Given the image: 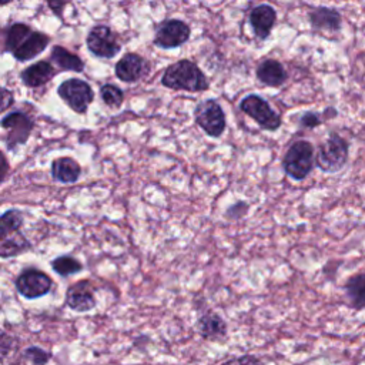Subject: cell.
<instances>
[{
    "label": "cell",
    "instance_id": "obj_1",
    "mask_svg": "<svg viewBox=\"0 0 365 365\" xmlns=\"http://www.w3.org/2000/svg\"><path fill=\"white\" fill-rule=\"evenodd\" d=\"M161 84L171 90L188 93H198L210 88V81L204 71L188 58L170 64L161 76Z\"/></svg>",
    "mask_w": 365,
    "mask_h": 365
},
{
    "label": "cell",
    "instance_id": "obj_2",
    "mask_svg": "<svg viewBox=\"0 0 365 365\" xmlns=\"http://www.w3.org/2000/svg\"><path fill=\"white\" fill-rule=\"evenodd\" d=\"M48 43L50 38L46 34L33 31L24 23L11 24L6 34L7 50L11 51L19 61H27L38 56Z\"/></svg>",
    "mask_w": 365,
    "mask_h": 365
},
{
    "label": "cell",
    "instance_id": "obj_3",
    "mask_svg": "<svg viewBox=\"0 0 365 365\" xmlns=\"http://www.w3.org/2000/svg\"><path fill=\"white\" fill-rule=\"evenodd\" d=\"M23 214L19 210H7L0 215V257H16L30 248V242L20 231Z\"/></svg>",
    "mask_w": 365,
    "mask_h": 365
},
{
    "label": "cell",
    "instance_id": "obj_4",
    "mask_svg": "<svg viewBox=\"0 0 365 365\" xmlns=\"http://www.w3.org/2000/svg\"><path fill=\"white\" fill-rule=\"evenodd\" d=\"M348 155V141L338 133L331 131L318 147L315 165L324 173H336L346 164Z\"/></svg>",
    "mask_w": 365,
    "mask_h": 365
},
{
    "label": "cell",
    "instance_id": "obj_5",
    "mask_svg": "<svg viewBox=\"0 0 365 365\" xmlns=\"http://www.w3.org/2000/svg\"><path fill=\"white\" fill-rule=\"evenodd\" d=\"M314 165V147L307 140L294 141L282 158V168L285 174L295 181L305 180L312 171Z\"/></svg>",
    "mask_w": 365,
    "mask_h": 365
},
{
    "label": "cell",
    "instance_id": "obj_6",
    "mask_svg": "<svg viewBox=\"0 0 365 365\" xmlns=\"http://www.w3.org/2000/svg\"><path fill=\"white\" fill-rule=\"evenodd\" d=\"M240 110L251 117L262 130L277 131L282 125L281 114L277 113L271 104L258 94H248L240 103Z\"/></svg>",
    "mask_w": 365,
    "mask_h": 365
},
{
    "label": "cell",
    "instance_id": "obj_7",
    "mask_svg": "<svg viewBox=\"0 0 365 365\" xmlns=\"http://www.w3.org/2000/svg\"><path fill=\"white\" fill-rule=\"evenodd\" d=\"M195 124L210 137L218 138L227 127V118L222 107L212 98L201 101L194 110Z\"/></svg>",
    "mask_w": 365,
    "mask_h": 365
},
{
    "label": "cell",
    "instance_id": "obj_8",
    "mask_svg": "<svg viewBox=\"0 0 365 365\" xmlns=\"http://www.w3.org/2000/svg\"><path fill=\"white\" fill-rule=\"evenodd\" d=\"M191 36L190 26L180 19H168L158 24L153 43L160 48H177L188 41Z\"/></svg>",
    "mask_w": 365,
    "mask_h": 365
},
{
    "label": "cell",
    "instance_id": "obj_9",
    "mask_svg": "<svg viewBox=\"0 0 365 365\" xmlns=\"http://www.w3.org/2000/svg\"><path fill=\"white\" fill-rule=\"evenodd\" d=\"M57 93L60 98L76 113H84L94 98L90 84L78 78H68L63 81L58 86Z\"/></svg>",
    "mask_w": 365,
    "mask_h": 365
},
{
    "label": "cell",
    "instance_id": "obj_10",
    "mask_svg": "<svg viewBox=\"0 0 365 365\" xmlns=\"http://www.w3.org/2000/svg\"><path fill=\"white\" fill-rule=\"evenodd\" d=\"M87 46L94 56L104 58H111L121 50L115 33L104 24H97L88 31Z\"/></svg>",
    "mask_w": 365,
    "mask_h": 365
},
{
    "label": "cell",
    "instance_id": "obj_11",
    "mask_svg": "<svg viewBox=\"0 0 365 365\" xmlns=\"http://www.w3.org/2000/svg\"><path fill=\"white\" fill-rule=\"evenodd\" d=\"M51 285H53L51 278L43 271L36 268L24 269L16 281V288L19 294L27 299L40 298L48 294L51 289Z\"/></svg>",
    "mask_w": 365,
    "mask_h": 365
},
{
    "label": "cell",
    "instance_id": "obj_12",
    "mask_svg": "<svg viewBox=\"0 0 365 365\" xmlns=\"http://www.w3.org/2000/svg\"><path fill=\"white\" fill-rule=\"evenodd\" d=\"M1 127L6 130V144L11 150L27 141L33 123L26 114L16 111L1 120Z\"/></svg>",
    "mask_w": 365,
    "mask_h": 365
},
{
    "label": "cell",
    "instance_id": "obj_13",
    "mask_svg": "<svg viewBox=\"0 0 365 365\" xmlns=\"http://www.w3.org/2000/svg\"><path fill=\"white\" fill-rule=\"evenodd\" d=\"M148 70V61L137 53H127L115 64V76L124 83H135L141 80Z\"/></svg>",
    "mask_w": 365,
    "mask_h": 365
},
{
    "label": "cell",
    "instance_id": "obj_14",
    "mask_svg": "<svg viewBox=\"0 0 365 365\" xmlns=\"http://www.w3.org/2000/svg\"><path fill=\"white\" fill-rule=\"evenodd\" d=\"M250 26L254 31V36L264 41L269 37L275 21H277V11L269 4H258L250 11Z\"/></svg>",
    "mask_w": 365,
    "mask_h": 365
},
{
    "label": "cell",
    "instance_id": "obj_15",
    "mask_svg": "<svg viewBox=\"0 0 365 365\" xmlns=\"http://www.w3.org/2000/svg\"><path fill=\"white\" fill-rule=\"evenodd\" d=\"M66 304L77 312H87L96 307V298L88 281L73 284L66 291Z\"/></svg>",
    "mask_w": 365,
    "mask_h": 365
},
{
    "label": "cell",
    "instance_id": "obj_16",
    "mask_svg": "<svg viewBox=\"0 0 365 365\" xmlns=\"http://www.w3.org/2000/svg\"><path fill=\"white\" fill-rule=\"evenodd\" d=\"M309 24L317 31L336 33L342 26V16L338 10L331 7H315L308 14Z\"/></svg>",
    "mask_w": 365,
    "mask_h": 365
},
{
    "label": "cell",
    "instance_id": "obj_17",
    "mask_svg": "<svg viewBox=\"0 0 365 365\" xmlns=\"http://www.w3.org/2000/svg\"><path fill=\"white\" fill-rule=\"evenodd\" d=\"M257 80L268 87H279L288 80V73L282 63L275 58H264L255 70Z\"/></svg>",
    "mask_w": 365,
    "mask_h": 365
},
{
    "label": "cell",
    "instance_id": "obj_18",
    "mask_svg": "<svg viewBox=\"0 0 365 365\" xmlns=\"http://www.w3.org/2000/svg\"><path fill=\"white\" fill-rule=\"evenodd\" d=\"M200 335L207 341H220L227 335V322L214 311L202 314L197 321Z\"/></svg>",
    "mask_w": 365,
    "mask_h": 365
},
{
    "label": "cell",
    "instance_id": "obj_19",
    "mask_svg": "<svg viewBox=\"0 0 365 365\" xmlns=\"http://www.w3.org/2000/svg\"><path fill=\"white\" fill-rule=\"evenodd\" d=\"M56 74L54 67L51 66L50 61H37L31 66H29L23 73H21V81L27 87H40L46 84L51 77Z\"/></svg>",
    "mask_w": 365,
    "mask_h": 365
},
{
    "label": "cell",
    "instance_id": "obj_20",
    "mask_svg": "<svg viewBox=\"0 0 365 365\" xmlns=\"http://www.w3.org/2000/svg\"><path fill=\"white\" fill-rule=\"evenodd\" d=\"M345 297L348 304L354 309L365 308V272L351 275L344 284Z\"/></svg>",
    "mask_w": 365,
    "mask_h": 365
},
{
    "label": "cell",
    "instance_id": "obj_21",
    "mask_svg": "<svg viewBox=\"0 0 365 365\" xmlns=\"http://www.w3.org/2000/svg\"><path fill=\"white\" fill-rule=\"evenodd\" d=\"M80 165L70 157L57 158L51 165V174L60 182H76L80 177Z\"/></svg>",
    "mask_w": 365,
    "mask_h": 365
},
{
    "label": "cell",
    "instance_id": "obj_22",
    "mask_svg": "<svg viewBox=\"0 0 365 365\" xmlns=\"http://www.w3.org/2000/svg\"><path fill=\"white\" fill-rule=\"evenodd\" d=\"M51 61L56 63V66L61 70H70V71H81L84 68V63L80 57L73 54L71 51L66 50L61 46H56L51 50L50 56Z\"/></svg>",
    "mask_w": 365,
    "mask_h": 365
},
{
    "label": "cell",
    "instance_id": "obj_23",
    "mask_svg": "<svg viewBox=\"0 0 365 365\" xmlns=\"http://www.w3.org/2000/svg\"><path fill=\"white\" fill-rule=\"evenodd\" d=\"M51 268L61 277H67V275L81 271L83 265L76 258H73L70 255H61L51 261Z\"/></svg>",
    "mask_w": 365,
    "mask_h": 365
},
{
    "label": "cell",
    "instance_id": "obj_24",
    "mask_svg": "<svg viewBox=\"0 0 365 365\" xmlns=\"http://www.w3.org/2000/svg\"><path fill=\"white\" fill-rule=\"evenodd\" d=\"M100 96L104 104L111 108H118L124 101L123 90L114 84H104L100 88Z\"/></svg>",
    "mask_w": 365,
    "mask_h": 365
},
{
    "label": "cell",
    "instance_id": "obj_25",
    "mask_svg": "<svg viewBox=\"0 0 365 365\" xmlns=\"http://www.w3.org/2000/svg\"><path fill=\"white\" fill-rule=\"evenodd\" d=\"M24 358L29 359L33 365H46L51 358V352L40 346H29L24 351Z\"/></svg>",
    "mask_w": 365,
    "mask_h": 365
},
{
    "label": "cell",
    "instance_id": "obj_26",
    "mask_svg": "<svg viewBox=\"0 0 365 365\" xmlns=\"http://www.w3.org/2000/svg\"><path fill=\"white\" fill-rule=\"evenodd\" d=\"M250 208V204L245 202V201H238L235 204H231L227 210H225V217L227 218H234V220H238V218H242L247 211Z\"/></svg>",
    "mask_w": 365,
    "mask_h": 365
},
{
    "label": "cell",
    "instance_id": "obj_27",
    "mask_svg": "<svg viewBox=\"0 0 365 365\" xmlns=\"http://www.w3.org/2000/svg\"><path fill=\"white\" fill-rule=\"evenodd\" d=\"M322 123V118L315 111H305L299 118V125L307 130H312Z\"/></svg>",
    "mask_w": 365,
    "mask_h": 365
},
{
    "label": "cell",
    "instance_id": "obj_28",
    "mask_svg": "<svg viewBox=\"0 0 365 365\" xmlns=\"http://www.w3.org/2000/svg\"><path fill=\"white\" fill-rule=\"evenodd\" d=\"M221 365H265V364L255 355H240L237 358L224 361Z\"/></svg>",
    "mask_w": 365,
    "mask_h": 365
},
{
    "label": "cell",
    "instance_id": "obj_29",
    "mask_svg": "<svg viewBox=\"0 0 365 365\" xmlns=\"http://www.w3.org/2000/svg\"><path fill=\"white\" fill-rule=\"evenodd\" d=\"M11 104H13V94L7 88L0 87V114L4 113Z\"/></svg>",
    "mask_w": 365,
    "mask_h": 365
},
{
    "label": "cell",
    "instance_id": "obj_30",
    "mask_svg": "<svg viewBox=\"0 0 365 365\" xmlns=\"http://www.w3.org/2000/svg\"><path fill=\"white\" fill-rule=\"evenodd\" d=\"M9 171V161L6 158V155L0 151V184L3 182V180L6 178Z\"/></svg>",
    "mask_w": 365,
    "mask_h": 365
},
{
    "label": "cell",
    "instance_id": "obj_31",
    "mask_svg": "<svg viewBox=\"0 0 365 365\" xmlns=\"http://www.w3.org/2000/svg\"><path fill=\"white\" fill-rule=\"evenodd\" d=\"M10 348V338L6 334H0V349H3L4 352Z\"/></svg>",
    "mask_w": 365,
    "mask_h": 365
},
{
    "label": "cell",
    "instance_id": "obj_32",
    "mask_svg": "<svg viewBox=\"0 0 365 365\" xmlns=\"http://www.w3.org/2000/svg\"><path fill=\"white\" fill-rule=\"evenodd\" d=\"M64 4H66V3H57V4H54V3H48V6H50L51 9H54V13H56V14H58V16L61 14V10H60V9H61Z\"/></svg>",
    "mask_w": 365,
    "mask_h": 365
}]
</instances>
